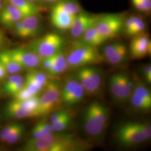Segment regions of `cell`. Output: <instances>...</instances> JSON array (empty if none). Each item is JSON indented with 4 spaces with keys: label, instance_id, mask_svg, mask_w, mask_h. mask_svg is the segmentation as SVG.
Wrapping results in <instances>:
<instances>
[{
    "label": "cell",
    "instance_id": "1",
    "mask_svg": "<svg viewBox=\"0 0 151 151\" xmlns=\"http://www.w3.org/2000/svg\"><path fill=\"white\" fill-rule=\"evenodd\" d=\"M90 148V144L75 135L50 132L32 138L22 147L27 151H81Z\"/></svg>",
    "mask_w": 151,
    "mask_h": 151
},
{
    "label": "cell",
    "instance_id": "2",
    "mask_svg": "<svg viewBox=\"0 0 151 151\" xmlns=\"http://www.w3.org/2000/svg\"><path fill=\"white\" fill-rule=\"evenodd\" d=\"M65 54L68 67L73 69L100 64L104 60L97 48L81 41L72 44Z\"/></svg>",
    "mask_w": 151,
    "mask_h": 151
},
{
    "label": "cell",
    "instance_id": "3",
    "mask_svg": "<svg viewBox=\"0 0 151 151\" xmlns=\"http://www.w3.org/2000/svg\"><path fill=\"white\" fill-rule=\"evenodd\" d=\"M108 118V108L97 101L91 103L87 106L84 114V129L90 136H99L106 127Z\"/></svg>",
    "mask_w": 151,
    "mask_h": 151
},
{
    "label": "cell",
    "instance_id": "4",
    "mask_svg": "<svg viewBox=\"0 0 151 151\" xmlns=\"http://www.w3.org/2000/svg\"><path fill=\"white\" fill-rule=\"evenodd\" d=\"M65 46L63 38L57 33L50 32L36 39L28 45V49L42 59L52 57L63 50Z\"/></svg>",
    "mask_w": 151,
    "mask_h": 151
},
{
    "label": "cell",
    "instance_id": "5",
    "mask_svg": "<svg viewBox=\"0 0 151 151\" xmlns=\"http://www.w3.org/2000/svg\"><path fill=\"white\" fill-rule=\"evenodd\" d=\"M62 104L60 97V86L58 82L48 81L44 88L42 95L39 97L38 117H44L52 113Z\"/></svg>",
    "mask_w": 151,
    "mask_h": 151
},
{
    "label": "cell",
    "instance_id": "6",
    "mask_svg": "<svg viewBox=\"0 0 151 151\" xmlns=\"http://www.w3.org/2000/svg\"><path fill=\"white\" fill-rule=\"evenodd\" d=\"M39 97L37 95L24 100H14L7 105L6 113L14 119L37 118Z\"/></svg>",
    "mask_w": 151,
    "mask_h": 151
},
{
    "label": "cell",
    "instance_id": "7",
    "mask_svg": "<svg viewBox=\"0 0 151 151\" xmlns=\"http://www.w3.org/2000/svg\"><path fill=\"white\" fill-rule=\"evenodd\" d=\"M75 77L88 95H96L100 91L103 84V75L97 68L91 66L78 68Z\"/></svg>",
    "mask_w": 151,
    "mask_h": 151
},
{
    "label": "cell",
    "instance_id": "8",
    "mask_svg": "<svg viewBox=\"0 0 151 151\" xmlns=\"http://www.w3.org/2000/svg\"><path fill=\"white\" fill-rule=\"evenodd\" d=\"M134 86V80L125 72L111 76L109 80L110 92L114 99L119 103L129 100Z\"/></svg>",
    "mask_w": 151,
    "mask_h": 151
},
{
    "label": "cell",
    "instance_id": "9",
    "mask_svg": "<svg viewBox=\"0 0 151 151\" xmlns=\"http://www.w3.org/2000/svg\"><path fill=\"white\" fill-rule=\"evenodd\" d=\"M124 17L120 14L99 15L95 27L99 32L107 38H115L123 29Z\"/></svg>",
    "mask_w": 151,
    "mask_h": 151
},
{
    "label": "cell",
    "instance_id": "10",
    "mask_svg": "<svg viewBox=\"0 0 151 151\" xmlns=\"http://www.w3.org/2000/svg\"><path fill=\"white\" fill-rule=\"evenodd\" d=\"M116 137L119 143L125 146H135L147 140L139 123H129L120 126Z\"/></svg>",
    "mask_w": 151,
    "mask_h": 151
},
{
    "label": "cell",
    "instance_id": "11",
    "mask_svg": "<svg viewBox=\"0 0 151 151\" xmlns=\"http://www.w3.org/2000/svg\"><path fill=\"white\" fill-rule=\"evenodd\" d=\"M85 92L81 84L75 78H69L60 87L62 102L70 106L81 103L85 96Z\"/></svg>",
    "mask_w": 151,
    "mask_h": 151
},
{
    "label": "cell",
    "instance_id": "12",
    "mask_svg": "<svg viewBox=\"0 0 151 151\" xmlns=\"http://www.w3.org/2000/svg\"><path fill=\"white\" fill-rule=\"evenodd\" d=\"M6 52L24 69L34 70L40 65L42 58L29 49H14Z\"/></svg>",
    "mask_w": 151,
    "mask_h": 151
},
{
    "label": "cell",
    "instance_id": "13",
    "mask_svg": "<svg viewBox=\"0 0 151 151\" xmlns=\"http://www.w3.org/2000/svg\"><path fill=\"white\" fill-rule=\"evenodd\" d=\"M99 16L81 11L76 16L70 29L71 37L75 39L81 38L88 28L96 24Z\"/></svg>",
    "mask_w": 151,
    "mask_h": 151
},
{
    "label": "cell",
    "instance_id": "14",
    "mask_svg": "<svg viewBox=\"0 0 151 151\" xmlns=\"http://www.w3.org/2000/svg\"><path fill=\"white\" fill-rule=\"evenodd\" d=\"M130 52L133 58L137 60L151 54V42L149 35L143 32L134 36L130 44Z\"/></svg>",
    "mask_w": 151,
    "mask_h": 151
},
{
    "label": "cell",
    "instance_id": "15",
    "mask_svg": "<svg viewBox=\"0 0 151 151\" xmlns=\"http://www.w3.org/2000/svg\"><path fill=\"white\" fill-rule=\"evenodd\" d=\"M76 16L65 10L57 3H55L50 14L52 24L60 30H70Z\"/></svg>",
    "mask_w": 151,
    "mask_h": 151
},
{
    "label": "cell",
    "instance_id": "16",
    "mask_svg": "<svg viewBox=\"0 0 151 151\" xmlns=\"http://www.w3.org/2000/svg\"><path fill=\"white\" fill-rule=\"evenodd\" d=\"M25 17L16 6L10 4L2 8L0 11V22L6 27H12L15 23Z\"/></svg>",
    "mask_w": 151,
    "mask_h": 151
},
{
    "label": "cell",
    "instance_id": "17",
    "mask_svg": "<svg viewBox=\"0 0 151 151\" xmlns=\"http://www.w3.org/2000/svg\"><path fill=\"white\" fill-rule=\"evenodd\" d=\"M108 40L107 38H105L99 32L95 25L88 28L83 34L80 41L88 45L97 48L106 42Z\"/></svg>",
    "mask_w": 151,
    "mask_h": 151
},
{
    "label": "cell",
    "instance_id": "18",
    "mask_svg": "<svg viewBox=\"0 0 151 151\" xmlns=\"http://www.w3.org/2000/svg\"><path fill=\"white\" fill-rule=\"evenodd\" d=\"M24 38L34 37L40 32L41 22L38 15L27 16L22 20Z\"/></svg>",
    "mask_w": 151,
    "mask_h": 151
},
{
    "label": "cell",
    "instance_id": "19",
    "mask_svg": "<svg viewBox=\"0 0 151 151\" xmlns=\"http://www.w3.org/2000/svg\"><path fill=\"white\" fill-rule=\"evenodd\" d=\"M68 68L66 54L62 50L53 55L52 65L47 74L50 76H57L63 73Z\"/></svg>",
    "mask_w": 151,
    "mask_h": 151
},
{
    "label": "cell",
    "instance_id": "20",
    "mask_svg": "<svg viewBox=\"0 0 151 151\" xmlns=\"http://www.w3.org/2000/svg\"><path fill=\"white\" fill-rule=\"evenodd\" d=\"M9 3L16 6L25 17L38 15L42 8L38 4H34L29 0H8Z\"/></svg>",
    "mask_w": 151,
    "mask_h": 151
},
{
    "label": "cell",
    "instance_id": "21",
    "mask_svg": "<svg viewBox=\"0 0 151 151\" xmlns=\"http://www.w3.org/2000/svg\"><path fill=\"white\" fill-rule=\"evenodd\" d=\"M0 63L4 67L7 74L15 75L24 70L11 58L6 51L0 53Z\"/></svg>",
    "mask_w": 151,
    "mask_h": 151
},
{
    "label": "cell",
    "instance_id": "22",
    "mask_svg": "<svg viewBox=\"0 0 151 151\" xmlns=\"http://www.w3.org/2000/svg\"><path fill=\"white\" fill-rule=\"evenodd\" d=\"M24 81L43 87L45 86L48 82V76L45 72L35 69L30 70L27 72Z\"/></svg>",
    "mask_w": 151,
    "mask_h": 151
},
{
    "label": "cell",
    "instance_id": "23",
    "mask_svg": "<svg viewBox=\"0 0 151 151\" xmlns=\"http://www.w3.org/2000/svg\"><path fill=\"white\" fill-rule=\"evenodd\" d=\"M134 86L132 93L135 94L140 97L143 98L148 102L151 103V91L145 83L139 79L133 80Z\"/></svg>",
    "mask_w": 151,
    "mask_h": 151
},
{
    "label": "cell",
    "instance_id": "24",
    "mask_svg": "<svg viewBox=\"0 0 151 151\" xmlns=\"http://www.w3.org/2000/svg\"><path fill=\"white\" fill-rule=\"evenodd\" d=\"M52 132V125L46 120H42L36 124L32 130V138H37Z\"/></svg>",
    "mask_w": 151,
    "mask_h": 151
},
{
    "label": "cell",
    "instance_id": "25",
    "mask_svg": "<svg viewBox=\"0 0 151 151\" xmlns=\"http://www.w3.org/2000/svg\"><path fill=\"white\" fill-rule=\"evenodd\" d=\"M128 54V50L125 44L116 51L115 53L105 60L109 63L112 65H118L123 62L126 60Z\"/></svg>",
    "mask_w": 151,
    "mask_h": 151
},
{
    "label": "cell",
    "instance_id": "26",
    "mask_svg": "<svg viewBox=\"0 0 151 151\" xmlns=\"http://www.w3.org/2000/svg\"><path fill=\"white\" fill-rule=\"evenodd\" d=\"M131 105L135 109L140 111H148L151 108V103L148 102L143 98L135 94L132 93L130 97Z\"/></svg>",
    "mask_w": 151,
    "mask_h": 151
},
{
    "label": "cell",
    "instance_id": "27",
    "mask_svg": "<svg viewBox=\"0 0 151 151\" xmlns=\"http://www.w3.org/2000/svg\"><path fill=\"white\" fill-rule=\"evenodd\" d=\"M71 121L70 113H68L61 119L52 125V132H60L65 129L70 124Z\"/></svg>",
    "mask_w": 151,
    "mask_h": 151
},
{
    "label": "cell",
    "instance_id": "28",
    "mask_svg": "<svg viewBox=\"0 0 151 151\" xmlns=\"http://www.w3.org/2000/svg\"><path fill=\"white\" fill-rule=\"evenodd\" d=\"M25 131V127L22 124L18 123L16 128L12 132L10 135L6 139L4 143L7 144H13L16 143L22 137Z\"/></svg>",
    "mask_w": 151,
    "mask_h": 151
},
{
    "label": "cell",
    "instance_id": "29",
    "mask_svg": "<svg viewBox=\"0 0 151 151\" xmlns=\"http://www.w3.org/2000/svg\"><path fill=\"white\" fill-rule=\"evenodd\" d=\"M146 28V24L142 19L138 16L136 22H135L133 26L131 28L129 32L127 33V35L130 37H134L136 35H138L143 32Z\"/></svg>",
    "mask_w": 151,
    "mask_h": 151
},
{
    "label": "cell",
    "instance_id": "30",
    "mask_svg": "<svg viewBox=\"0 0 151 151\" xmlns=\"http://www.w3.org/2000/svg\"><path fill=\"white\" fill-rule=\"evenodd\" d=\"M133 5L138 11L149 13L151 10V0H132Z\"/></svg>",
    "mask_w": 151,
    "mask_h": 151
},
{
    "label": "cell",
    "instance_id": "31",
    "mask_svg": "<svg viewBox=\"0 0 151 151\" xmlns=\"http://www.w3.org/2000/svg\"><path fill=\"white\" fill-rule=\"evenodd\" d=\"M123 44H124L122 43L116 42L109 44L107 46H106L103 49V53L101 54L104 59L105 60L111 55H113L114 53H115L123 46Z\"/></svg>",
    "mask_w": 151,
    "mask_h": 151
},
{
    "label": "cell",
    "instance_id": "32",
    "mask_svg": "<svg viewBox=\"0 0 151 151\" xmlns=\"http://www.w3.org/2000/svg\"><path fill=\"white\" fill-rule=\"evenodd\" d=\"M17 124L18 123L10 124L2 130L0 133V140L4 143L6 139L16 128Z\"/></svg>",
    "mask_w": 151,
    "mask_h": 151
},
{
    "label": "cell",
    "instance_id": "33",
    "mask_svg": "<svg viewBox=\"0 0 151 151\" xmlns=\"http://www.w3.org/2000/svg\"><path fill=\"white\" fill-rule=\"evenodd\" d=\"M24 81L19 82L15 84H13L10 86L7 87L5 88H3V91L7 94L14 96L22 89V88L24 87Z\"/></svg>",
    "mask_w": 151,
    "mask_h": 151
},
{
    "label": "cell",
    "instance_id": "34",
    "mask_svg": "<svg viewBox=\"0 0 151 151\" xmlns=\"http://www.w3.org/2000/svg\"><path fill=\"white\" fill-rule=\"evenodd\" d=\"M33 96L35 95H33L32 93H31L24 86L19 91L14 95V100H24L32 97Z\"/></svg>",
    "mask_w": 151,
    "mask_h": 151
},
{
    "label": "cell",
    "instance_id": "35",
    "mask_svg": "<svg viewBox=\"0 0 151 151\" xmlns=\"http://www.w3.org/2000/svg\"><path fill=\"white\" fill-rule=\"evenodd\" d=\"M68 113V112L65 110H58L53 112L50 116V120H49L50 123L51 124H54V123L57 122L62 118H63L65 115Z\"/></svg>",
    "mask_w": 151,
    "mask_h": 151
},
{
    "label": "cell",
    "instance_id": "36",
    "mask_svg": "<svg viewBox=\"0 0 151 151\" xmlns=\"http://www.w3.org/2000/svg\"><path fill=\"white\" fill-rule=\"evenodd\" d=\"M53 56L42 58L41 60L40 65L42 67L43 70L47 73L48 72L49 70L51 68V66L52 65V61H53Z\"/></svg>",
    "mask_w": 151,
    "mask_h": 151
},
{
    "label": "cell",
    "instance_id": "37",
    "mask_svg": "<svg viewBox=\"0 0 151 151\" xmlns=\"http://www.w3.org/2000/svg\"><path fill=\"white\" fill-rule=\"evenodd\" d=\"M139 126L142 130L145 135L146 136L147 140L151 139V125L147 123H139Z\"/></svg>",
    "mask_w": 151,
    "mask_h": 151
},
{
    "label": "cell",
    "instance_id": "38",
    "mask_svg": "<svg viewBox=\"0 0 151 151\" xmlns=\"http://www.w3.org/2000/svg\"><path fill=\"white\" fill-rule=\"evenodd\" d=\"M142 74L146 81L151 83V66L150 65H147L142 68Z\"/></svg>",
    "mask_w": 151,
    "mask_h": 151
},
{
    "label": "cell",
    "instance_id": "39",
    "mask_svg": "<svg viewBox=\"0 0 151 151\" xmlns=\"http://www.w3.org/2000/svg\"><path fill=\"white\" fill-rule=\"evenodd\" d=\"M7 73L4 67L0 63V80L4 79L7 75Z\"/></svg>",
    "mask_w": 151,
    "mask_h": 151
},
{
    "label": "cell",
    "instance_id": "40",
    "mask_svg": "<svg viewBox=\"0 0 151 151\" xmlns=\"http://www.w3.org/2000/svg\"><path fill=\"white\" fill-rule=\"evenodd\" d=\"M60 0H42V2L46 3H56Z\"/></svg>",
    "mask_w": 151,
    "mask_h": 151
},
{
    "label": "cell",
    "instance_id": "41",
    "mask_svg": "<svg viewBox=\"0 0 151 151\" xmlns=\"http://www.w3.org/2000/svg\"><path fill=\"white\" fill-rule=\"evenodd\" d=\"M3 40H4V35H3L2 32L0 30V46L2 43Z\"/></svg>",
    "mask_w": 151,
    "mask_h": 151
},
{
    "label": "cell",
    "instance_id": "42",
    "mask_svg": "<svg viewBox=\"0 0 151 151\" xmlns=\"http://www.w3.org/2000/svg\"><path fill=\"white\" fill-rule=\"evenodd\" d=\"M29 1L33 2L34 4H38L39 3H40V2H42V0H29Z\"/></svg>",
    "mask_w": 151,
    "mask_h": 151
},
{
    "label": "cell",
    "instance_id": "43",
    "mask_svg": "<svg viewBox=\"0 0 151 151\" xmlns=\"http://www.w3.org/2000/svg\"><path fill=\"white\" fill-rule=\"evenodd\" d=\"M2 0H0V11L2 8Z\"/></svg>",
    "mask_w": 151,
    "mask_h": 151
}]
</instances>
